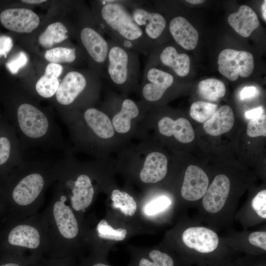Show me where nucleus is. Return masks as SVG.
Returning <instances> with one entry per match:
<instances>
[{"label": "nucleus", "mask_w": 266, "mask_h": 266, "mask_svg": "<svg viewBox=\"0 0 266 266\" xmlns=\"http://www.w3.org/2000/svg\"><path fill=\"white\" fill-rule=\"evenodd\" d=\"M66 198L62 196L53 207L54 217L61 235L67 239L76 237L78 233L77 220L71 208L65 204Z\"/></svg>", "instance_id": "13"}, {"label": "nucleus", "mask_w": 266, "mask_h": 266, "mask_svg": "<svg viewBox=\"0 0 266 266\" xmlns=\"http://www.w3.org/2000/svg\"><path fill=\"white\" fill-rule=\"evenodd\" d=\"M89 83L87 76L82 72L69 71L60 83L54 96L57 103L65 107L73 105L86 90Z\"/></svg>", "instance_id": "7"}, {"label": "nucleus", "mask_w": 266, "mask_h": 266, "mask_svg": "<svg viewBox=\"0 0 266 266\" xmlns=\"http://www.w3.org/2000/svg\"><path fill=\"white\" fill-rule=\"evenodd\" d=\"M85 124L93 133L102 138H109L114 134L113 125L108 116L94 107H88L83 113Z\"/></svg>", "instance_id": "19"}, {"label": "nucleus", "mask_w": 266, "mask_h": 266, "mask_svg": "<svg viewBox=\"0 0 266 266\" xmlns=\"http://www.w3.org/2000/svg\"><path fill=\"white\" fill-rule=\"evenodd\" d=\"M67 182L71 187L70 200L72 208L76 211H84L92 203L94 195L90 177L86 174H81L74 182L68 180Z\"/></svg>", "instance_id": "14"}, {"label": "nucleus", "mask_w": 266, "mask_h": 266, "mask_svg": "<svg viewBox=\"0 0 266 266\" xmlns=\"http://www.w3.org/2000/svg\"><path fill=\"white\" fill-rule=\"evenodd\" d=\"M68 30L61 22L49 25L39 36L38 41L43 48H49L68 38Z\"/></svg>", "instance_id": "24"}, {"label": "nucleus", "mask_w": 266, "mask_h": 266, "mask_svg": "<svg viewBox=\"0 0 266 266\" xmlns=\"http://www.w3.org/2000/svg\"><path fill=\"white\" fill-rule=\"evenodd\" d=\"M168 30L174 40L184 49L191 50L197 46L198 32L185 18L173 17L169 21Z\"/></svg>", "instance_id": "12"}, {"label": "nucleus", "mask_w": 266, "mask_h": 266, "mask_svg": "<svg viewBox=\"0 0 266 266\" xmlns=\"http://www.w3.org/2000/svg\"><path fill=\"white\" fill-rule=\"evenodd\" d=\"M152 262L142 258L139 263V266H173L174 262L170 256L166 253L159 250L151 251L149 254Z\"/></svg>", "instance_id": "31"}, {"label": "nucleus", "mask_w": 266, "mask_h": 266, "mask_svg": "<svg viewBox=\"0 0 266 266\" xmlns=\"http://www.w3.org/2000/svg\"><path fill=\"white\" fill-rule=\"evenodd\" d=\"M81 43L92 62L94 71L105 78V68L109 51V43L98 29L96 21L93 25H84L80 28Z\"/></svg>", "instance_id": "3"}, {"label": "nucleus", "mask_w": 266, "mask_h": 266, "mask_svg": "<svg viewBox=\"0 0 266 266\" xmlns=\"http://www.w3.org/2000/svg\"><path fill=\"white\" fill-rule=\"evenodd\" d=\"M27 62V55L24 52H20L16 57L8 61L6 66L9 71L14 74L17 73Z\"/></svg>", "instance_id": "35"}, {"label": "nucleus", "mask_w": 266, "mask_h": 266, "mask_svg": "<svg viewBox=\"0 0 266 266\" xmlns=\"http://www.w3.org/2000/svg\"><path fill=\"white\" fill-rule=\"evenodd\" d=\"M249 242L264 250H266V233L265 232H255L251 233L249 237Z\"/></svg>", "instance_id": "36"}, {"label": "nucleus", "mask_w": 266, "mask_h": 266, "mask_svg": "<svg viewBox=\"0 0 266 266\" xmlns=\"http://www.w3.org/2000/svg\"><path fill=\"white\" fill-rule=\"evenodd\" d=\"M94 14L99 31L110 40L144 56L154 48V44L135 23L123 0H98L95 2Z\"/></svg>", "instance_id": "1"}, {"label": "nucleus", "mask_w": 266, "mask_h": 266, "mask_svg": "<svg viewBox=\"0 0 266 266\" xmlns=\"http://www.w3.org/2000/svg\"><path fill=\"white\" fill-rule=\"evenodd\" d=\"M60 83L59 78L44 74L35 84L36 93L41 98H51L55 96Z\"/></svg>", "instance_id": "29"}, {"label": "nucleus", "mask_w": 266, "mask_h": 266, "mask_svg": "<svg viewBox=\"0 0 266 266\" xmlns=\"http://www.w3.org/2000/svg\"><path fill=\"white\" fill-rule=\"evenodd\" d=\"M167 160L163 154L153 152L146 157L139 176L146 183H154L162 180L167 171Z\"/></svg>", "instance_id": "18"}, {"label": "nucleus", "mask_w": 266, "mask_h": 266, "mask_svg": "<svg viewBox=\"0 0 266 266\" xmlns=\"http://www.w3.org/2000/svg\"><path fill=\"white\" fill-rule=\"evenodd\" d=\"M233 111L228 105H223L203 124L205 132L212 136H218L230 131L233 125Z\"/></svg>", "instance_id": "20"}, {"label": "nucleus", "mask_w": 266, "mask_h": 266, "mask_svg": "<svg viewBox=\"0 0 266 266\" xmlns=\"http://www.w3.org/2000/svg\"><path fill=\"white\" fill-rule=\"evenodd\" d=\"M111 199L113 208L119 209L125 215L132 216L136 210L137 204L133 199L127 193L119 190H114Z\"/></svg>", "instance_id": "26"}, {"label": "nucleus", "mask_w": 266, "mask_h": 266, "mask_svg": "<svg viewBox=\"0 0 266 266\" xmlns=\"http://www.w3.org/2000/svg\"><path fill=\"white\" fill-rule=\"evenodd\" d=\"M46 0H23L22 2L29 4H39L46 2Z\"/></svg>", "instance_id": "42"}, {"label": "nucleus", "mask_w": 266, "mask_h": 266, "mask_svg": "<svg viewBox=\"0 0 266 266\" xmlns=\"http://www.w3.org/2000/svg\"><path fill=\"white\" fill-rule=\"evenodd\" d=\"M220 73L229 80L236 81L238 76L247 77L253 72L254 63L252 54L245 51L226 49L218 59Z\"/></svg>", "instance_id": "4"}, {"label": "nucleus", "mask_w": 266, "mask_h": 266, "mask_svg": "<svg viewBox=\"0 0 266 266\" xmlns=\"http://www.w3.org/2000/svg\"><path fill=\"white\" fill-rule=\"evenodd\" d=\"M247 134L252 137L266 136V115H262L256 118L251 119L248 122Z\"/></svg>", "instance_id": "32"}, {"label": "nucleus", "mask_w": 266, "mask_h": 266, "mask_svg": "<svg viewBox=\"0 0 266 266\" xmlns=\"http://www.w3.org/2000/svg\"><path fill=\"white\" fill-rule=\"evenodd\" d=\"M97 230L100 237L116 241L123 240L126 237L127 233V230L125 229H113L104 220H102L99 222Z\"/></svg>", "instance_id": "30"}, {"label": "nucleus", "mask_w": 266, "mask_h": 266, "mask_svg": "<svg viewBox=\"0 0 266 266\" xmlns=\"http://www.w3.org/2000/svg\"><path fill=\"white\" fill-rule=\"evenodd\" d=\"M263 111L262 107H259L246 112L245 116L248 119H255L262 115Z\"/></svg>", "instance_id": "40"}, {"label": "nucleus", "mask_w": 266, "mask_h": 266, "mask_svg": "<svg viewBox=\"0 0 266 266\" xmlns=\"http://www.w3.org/2000/svg\"><path fill=\"white\" fill-rule=\"evenodd\" d=\"M109 51L105 78L118 87L128 89L136 85L140 77L138 54L111 40H108Z\"/></svg>", "instance_id": "2"}, {"label": "nucleus", "mask_w": 266, "mask_h": 266, "mask_svg": "<svg viewBox=\"0 0 266 266\" xmlns=\"http://www.w3.org/2000/svg\"><path fill=\"white\" fill-rule=\"evenodd\" d=\"M139 113V107L133 100L124 99L121 104L120 110L112 118L114 129L119 133H127L131 129L132 119L136 117Z\"/></svg>", "instance_id": "22"}, {"label": "nucleus", "mask_w": 266, "mask_h": 266, "mask_svg": "<svg viewBox=\"0 0 266 266\" xmlns=\"http://www.w3.org/2000/svg\"><path fill=\"white\" fill-rule=\"evenodd\" d=\"M198 88L200 96L209 101H216L224 97L226 93L224 83L215 78H208L200 81Z\"/></svg>", "instance_id": "25"}, {"label": "nucleus", "mask_w": 266, "mask_h": 266, "mask_svg": "<svg viewBox=\"0 0 266 266\" xmlns=\"http://www.w3.org/2000/svg\"><path fill=\"white\" fill-rule=\"evenodd\" d=\"M63 70V67L60 64L50 63L46 67L44 74L59 78Z\"/></svg>", "instance_id": "38"}, {"label": "nucleus", "mask_w": 266, "mask_h": 266, "mask_svg": "<svg viewBox=\"0 0 266 266\" xmlns=\"http://www.w3.org/2000/svg\"><path fill=\"white\" fill-rule=\"evenodd\" d=\"M187 2H189L190 3L193 4H200L201 3H203L204 0H186Z\"/></svg>", "instance_id": "44"}, {"label": "nucleus", "mask_w": 266, "mask_h": 266, "mask_svg": "<svg viewBox=\"0 0 266 266\" xmlns=\"http://www.w3.org/2000/svg\"><path fill=\"white\" fill-rule=\"evenodd\" d=\"M228 23L241 36L247 37L260 25V21L254 11L247 5L241 6L238 11L231 14Z\"/></svg>", "instance_id": "17"}, {"label": "nucleus", "mask_w": 266, "mask_h": 266, "mask_svg": "<svg viewBox=\"0 0 266 266\" xmlns=\"http://www.w3.org/2000/svg\"><path fill=\"white\" fill-rule=\"evenodd\" d=\"M208 184V178L205 172L198 166L190 165L185 171L181 195L187 200H197L203 197Z\"/></svg>", "instance_id": "9"}, {"label": "nucleus", "mask_w": 266, "mask_h": 266, "mask_svg": "<svg viewBox=\"0 0 266 266\" xmlns=\"http://www.w3.org/2000/svg\"><path fill=\"white\" fill-rule=\"evenodd\" d=\"M149 58L158 59L162 65L171 69L177 76H186L190 70V59L185 53H179L172 45H168L161 49L157 57L149 54Z\"/></svg>", "instance_id": "16"}, {"label": "nucleus", "mask_w": 266, "mask_h": 266, "mask_svg": "<svg viewBox=\"0 0 266 266\" xmlns=\"http://www.w3.org/2000/svg\"><path fill=\"white\" fill-rule=\"evenodd\" d=\"M13 46L12 38L8 36L0 35V58H6Z\"/></svg>", "instance_id": "37"}, {"label": "nucleus", "mask_w": 266, "mask_h": 266, "mask_svg": "<svg viewBox=\"0 0 266 266\" xmlns=\"http://www.w3.org/2000/svg\"><path fill=\"white\" fill-rule=\"evenodd\" d=\"M171 203L165 196L159 197L148 203L145 207V212L148 215L156 214L166 209Z\"/></svg>", "instance_id": "33"}, {"label": "nucleus", "mask_w": 266, "mask_h": 266, "mask_svg": "<svg viewBox=\"0 0 266 266\" xmlns=\"http://www.w3.org/2000/svg\"><path fill=\"white\" fill-rule=\"evenodd\" d=\"M0 266H24L22 263L15 262H8L0 264Z\"/></svg>", "instance_id": "41"}, {"label": "nucleus", "mask_w": 266, "mask_h": 266, "mask_svg": "<svg viewBox=\"0 0 266 266\" xmlns=\"http://www.w3.org/2000/svg\"><path fill=\"white\" fill-rule=\"evenodd\" d=\"M26 158L18 137L11 139L9 136H0V166L11 161L19 166Z\"/></svg>", "instance_id": "23"}, {"label": "nucleus", "mask_w": 266, "mask_h": 266, "mask_svg": "<svg viewBox=\"0 0 266 266\" xmlns=\"http://www.w3.org/2000/svg\"><path fill=\"white\" fill-rule=\"evenodd\" d=\"M218 109L217 105L208 102L198 101L191 106L190 115L195 121L205 122L214 114Z\"/></svg>", "instance_id": "28"}, {"label": "nucleus", "mask_w": 266, "mask_h": 266, "mask_svg": "<svg viewBox=\"0 0 266 266\" xmlns=\"http://www.w3.org/2000/svg\"><path fill=\"white\" fill-rule=\"evenodd\" d=\"M182 240L189 248L203 253L215 250L219 243V238L215 232L204 227H191L182 234Z\"/></svg>", "instance_id": "10"}, {"label": "nucleus", "mask_w": 266, "mask_h": 266, "mask_svg": "<svg viewBox=\"0 0 266 266\" xmlns=\"http://www.w3.org/2000/svg\"><path fill=\"white\" fill-rule=\"evenodd\" d=\"M145 4V1L136 0L128 8L135 23L154 44L166 30V21L162 14L147 8Z\"/></svg>", "instance_id": "6"}, {"label": "nucleus", "mask_w": 266, "mask_h": 266, "mask_svg": "<svg viewBox=\"0 0 266 266\" xmlns=\"http://www.w3.org/2000/svg\"><path fill=\"white\" fill-rule=\"evenodd\" d=\"M92 266H109L107 265L102 263H97L93 265Z\"/></svg>", "instance_id": "45"}, {"label": "nucleus", "mask_w": 266, "mask_h": 266, "mask_svg": "<svg viewBox=\"0 0 266 266\" xmlns=\"http://www.w3.org/2000/svg\"><path fill=\"white\" fill-rule=\"evenodd\" d=\"M257 93V89L254 86L244 87L240 92V97L242 100L252 98Z\"/></svg>", "instance_id": "39"}, {"label": "nucleus", "mask_w": 266, "mask_h": 266, "mask_svg": "<svg viewBox=\"0 0 266 266\" xmlns=\"http://www.w3.org/2000/svg\"><path fill=\"white\" fill-rule=\"evenodd\" d=\"M8 240L12 245L34 249L37 248L40 244V234L33 227L20 225L10 231Z\"/></svg>", "instance_id": "21"}, {"label": "nucleus", "mask_w": 266, "mask_h": 266, "mask_svg": "<svg viewBox=\"0 0 266 266\" xmlns=\"http://www.w3.org/2000/svg\"><path fill=\"white\" fill-rule=\"evenodd\" d=\"M252 206L261 217L266 218V190L259 192L253 198Z\"/></svg>", "instance_id": "34"}, {"label": "nucleus", "mask_w": 266, "mask_h": 266, "mask_svg": "<svg viewBox=\"0 0 266 266\" xmlns=\"http://www.w3.org/2000/svg\"><path fill=\"white\" fill-rule=\"evenodd\" d=\"M266 1L265 0L263 3V5L262 6V14H263V18L265 20V21H266Z\"/></svg>", "instance_id": "43"}, {"label": "nucleus", "mask_w": 266, "mask_h": 266, "mask_svg": "<svg viewBox=\"0 0 266 266\" xmlns=\"http://www.w3.org/2000/svg\"><path fill=\"white\" fill-rule=\"evenodd\" d=\"M230 188V181L226 175L216 176L203 196L202 204L204 209L213 213L221 210L226 203Z\"/></svg>", "instance_id": "11"}, {"label": "nucleus", "mask_w": 266, "mask_h": 266, "mask_svg": "<svg viewBox=\"0 0 266 266\" xmlns=\"http://www.w3.org/2000/svg\"><path fill=\"white\" fill-rule=\"evenodd\" d=\"M0 22L10 31L30 33L38 26L40 20L37 14L30 9L8 8L0 12Z\"/></svg>", "instance_id": "8"}, {"label": "nucleus", "mask_w": 266, "mask_h": 266, "mask_svg": "<svg viewBox=\"0 0 266 266\" xmlns=\"http://www.w3.org/2000/svg\"><path fill=\"white\" fill-rule=\"evenodd\" d=\"M44 57L51 63H71L77 59L75 48L57 47L46 51Z\"/></svg>", "instance_id": "27"}, {"label": "nucleus", "mask_w": 266, "mask_h": 266, "mask_svg": "<svg viewBox=\"0 0 266 266\" xmlns=\"http://www.w3.org/2000/svg\"><path fill=\"white\" fill-rule=\"evenodd\" d=\"M160 133L165 136L174 135L175 138L182 143H189L195 137L193 128L189 121L184 118L174 120L169 117L162 118L158 124Z\"/></svg>", "instance_id": "15"}, {"label": "nucleus", "mask_w": 266, "mask_h": 266, "mask_svg": "<svg viewBox=\"0 0 266 266\" xmlns=\"http://www.w3.org/2000/svg\"><path fill=\"white\" fill-rule=\"evenodd\" d=\"M142 77L141 94L146 101L151 102L161 99L174 81L172 74L148 62Z\"/></svg>", "instance_id": "5"}, {"label": "nucleus", "mask_w": 266, "mask_h": 266, "mask_svg": "<svg viewBox=\"0 0 266 266\" xmlns=\"http://www.w3.org/2000/svg\"><path fill=\"white\" fill-rule=\"evenodd\" d=\"M63 266L62 265H59V266Z\"/></svg>", "instance_id": "46"}]
</instances>
